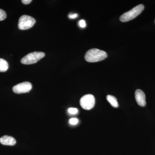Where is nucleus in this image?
Instances as JSON below:
<instances>
[{
  "instance_id": "ddd939ff",
  "label": "nucleus",
  "mask_w": 155,
  "mask_h": 155,
  "mask_svg": "<svg viewBox=\"0 0 155 155\" xmlns=\"http://www.w3.org/2000/svg\"><path fill=\"white\" fill-rule=\"evenodd\" d=\"M69 122L71 125H76L78 123V120L76 118H71V119H69Z\"/></svg>"
},
{
  "instance_id": "2eb2a0df",
  "label": "nucleus",
  "mask_w": 155,
  "mask_h": 155,
  "mask_svg": "<svg viewBox=\"0 0 155 155\" xmlns=\"http://www.w3.org/2000/svg\"><path fill=\"white\" fill-rule=\"evenodd\" d=\"M78 16L77 14H70L69 15V18L71 19H75L77 18Z\"/></svg>"
},
{
  "instance_id": "1a4fd4ad",
  "label": "nucleus",
  "mask_w": 155,
  "mask_h": 155,
  "mask_svg": "<svg viewBox=\"0 0 155 155\" xmlns=\"http://www.w3.org/2000/svg\"><path fill=\"white\" fill-rule=\"evenodd\" d=\"M107 99L112 107L115 108H117L119 107V104L116 97L111 95H108L107 96Z\"/></svg>"
},
{
  "instance_id": "4468645a",
  "label": "nucleus",
  "mask_w": 155,
  "mask_h": 155,
  "mask_svg": "<svg viewBox=\"0 0 155 155\" xmlns=\"http://www.w3.org/2000/svg\"><path fill=\"white\" fill-rule=\"evenodd\" d=\"M78 24H79V26L81 27V28H84V27H86V22H85V21L84 19L80 20L79 21Z\"/></svg>"
},
{
  "instance_id": "39448f33",
  "label": "nucleus",
  "mask_w": 155,
  "mask_h": 155,
  "mask_svg": "<svg viewBox=\"0 0 155 155\" xmlns=\"http://www.w3.org/2000/svg\"><path fill=\"white\" fill-rule=\"evenodd\" d=\"M95 99L94 95L86 94L81 98L80 104L81 107L86 110H91L94 107Z\"/></svg>"
},
{
  "instance_id": "9b49d317",
  "label": "nucleus",
  "mask_w": 155,
  "mask_h": 155,
  "mask_svg": "<svg viewBox=\"0 0 155 155\" xmlns=\"http://www.w3.org/2000/svg\"><path fill=\"white\" fill-rule=\"evenodd\" d=\"M7 17L6 12L4 10L0 9V21L5 20Z\"/></svg>"
},
{
  "instance_id": "6e6552de",
  "label": "nucleus",
  "mask_w": 155,
  "mask_h": 155,
  "mask_svg": "<svg viewBox=\"0 0 155 155\" xmlns=\"http://www.w3.org/2000/svg\"><path fill=\"white\" fill-rule=\"evenodd\" d=\"M16 139L9 136L5 135L0 138V143L4 145L14 146L16 144Z\"/></svg>"
},
{
  "instance_id": "20e7f679",
  "label": "nucleus",
  "mask_w": 155,
  "mask_h": 155,
  "mask_svg": "<svg viewBox=\"0 0 155 155\" xmlns=\"http://www.w3.org/2000/svg\"><path fill=\"white\" fill-rule=\"evenodd\" d=\"M36 21L33 17L28 15H22L19 18L18 28L20 30H26L31 28Z\"/></svg>"
},
{
  "instance_id": "0eeeda50",
  "label": "nucleus",
  "mask_w": 155,
  "mask_h": 155,
  "mask_svg": "<svg viewBox=\"0 0 155 155\" xmlns=\"http://www.w3.org/2000/svg\"><path fill=\"white\" fill-rule=\"evenodd\" d=\"M135 97L137 103L140 107H145L146 105L145 94L140 89L137 90L135 92Z\"/></svg>"
},
{
  "instance_id": "dca6fc26",
  "label": "nucleus",
  "mask_w": 155,
  "mask_h": 155,
  "mask_svg": "<svg viewBox=\"0 0 155 155\" xmlns=\"http://www.w3.org/2000/svg\"><path fill=\"white\" fill-rule=\"evenodd\" d=\"M32 2L31 0H22V2L24 5H28Z\"/></svg>"
},
{
  "instance_id": "f257e3e1",
  "label": "nucleus",
  "mask_w": 155,
  "mask_h": 155,
  "mask_svg": "<svg viewBox=\"0 0 155 155\" xmlns=\"http://www.w3.org/2000/svg\"><path fill=\"white\" fill-rule=\"evenodd\" d=\"M107 57V54L105 51L96 48L88 50L84 56L86 61L90 63L102 61L105 59Z\"/></svg>"
},
{
  "instance_id": "7ed1b4c3",
  "label": "nucleus",
  "mask_w": 155,
  "mask_h": 155,
  "mask_svg": "<svg viewBox=\"0 0 155 155\" xmlns=\"http://www.w3.org/2000/svg\"><path fill=\"white\" fill-rule=\"evenodd\" d=\"M45 56L44 53L42 52H34L29 53L23 57L21 59V62L22 64L25 65L35 64Z\"/></svg>"
},
{
  "instance_id": "9d476101",
  "label": "nucleus",
  "mask_w": 155,
  "mask_h": 155,
  "mask_svg": "<svg viewBox=\"0 0 155 155\" xmlns=\"http://www.w3.org/2000/svg\"><path fill=\"white\" fill-rule=\"evenodd\" d=\"M8 64L7 61L0 58V72H6L8 70Z\"/></svg>"
},
{
  "instance_id": "423d86ee",
  "label": "nucleus",
  "mask_w": 155,
  "mask_h": 155,
  "mask_svg": "<svg viewBox=\"0 0 155 155\" xmlns=\"http://www.w3.org/2000/svg\"><path fill=\"white\" fill-rule=\"evenodd\" d=\"M31 88H32L31 84L28 81H25V82L18 84L13 87V91L15 93L20 94L28 92L31 91Z\"/></svg>"
},
{
  "instance_id": "f3484780",
  "label": "nucleus",
  "mask_w": 155,
  "mask_h": 155,
  "mask_svg": "<svg viewBox=\"0 0 155 155\" xmlns=\"http://www.w3.org/2000/svg\"></svg>"
},
{
  "instance_id": "f8f14e48",
  "label": "nucleus",
  "mask_w": 155,
  "mask_h": 155,
  "mask_svg": "<svg viewBox=\"0 0 155 155\" xmlns=\"http://www.w3.org/2000/svg\"><path fill=\"white\" fill-rule=\"evenodd\" d=\"M68 112L69 114L71 115H75L78 113V110L75 108H69L68 109Z\"/></svg>"
},
{
  "instance_id": "f03ea898",
  "label": "nucleus",
  "mask_w": 155,
  "mask_h": 155,
  "mask_svg": "<svg viewBox=\"0 0 155 155\" xmlns=\"http://www.w3.org/2000/svg\"><path fill=\"white\" fill-rule=\"evenodd\" d=\"M144 9V6L143 5L136 6L130 11L122 14L120 17V20L122 22H126L132 20L141 14Z\"/></svg>"
}]
</instances>
